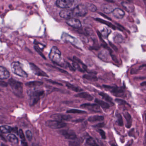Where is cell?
I'll list each match as a JSON object with an SVG mask.
<instances>
[{
    "label": "cell",
    "instance_id": "cell-7",
    "mask_svg": "<svg viewBox=\"0 0 146 146\" xmlns=\"http://www.w3.org/2000/svg\"><path fill=\"white\" fill-rule=\"evenodd\" d=\"M61 39L64 41L70 42L76 46L79 47L81 46V43L76 38L72 36L65 32H63L61 36Z\"/></svg>",
    "mask_w": 146,
    "mask_h": 146
},
{
    "label": "cell",
    "instance_id": "cell-5",
    "mask_svg": "<svg viewBox=\"0 0 146 146\" xmlns=\"http://www.w3.org/2000/svg\"><path fill=\"white\" fill-rule=\"evenodd\" d=\"M74 16L84 17L88 13V9L85 5L80 4L72 9Z\"/></svg>",
    "mask_w": 146,
    "mask_h": 146
},
{
    "label": "cell",
    "instance_id": "cell-46",
    "mask_svg": "<svg viewBox=\"0 0 146 146\" xmlns=\"http://www.w3.org/2000/svg\"><path fill=\"white\" fill-rule=\"evenodd\" d=\"M54 68H55V69H57V70L59 71H60V72H62V73H64V74H68V72H67V71H66L64 70H63V69H60L59 68H58V67H56V66H53Z\"/></svg>",
    "mask_w": 146,
    "mask_h": 146
},
{
    "label": "cell",
    "instance_id": "cell-48",
    "mask_svg": "<svg viewBox=\"0 0 146 146\" xmlns=\"http://www.w3.org/2000/svg\"><path fill=\"white\" fill-rule=\"evenodd\" d=\"M8 84L6 82H4V81H1V85L2 87H7Z\"/></svg>",
    "mask_w": 146,
    "mask_h": 146
},
{
    "label": "cell",
    "instance_id": "cell-26",
    "mask_svg": "<svg viewBox=\"0 0 146 146\" xmlns=\"http://www.w3.org/2000/svg\"><path fill=\"white\" fill-rule=\"evenodd\" d=\"M7 137V140L10 142L14 143V144H17L18 143V138L14 134H9Z\"/></svg>",
    "mask_w": 146,
    "mask_h": 146
},
{
    "label": "cell",
    "instance_id": "cell-2",
    "mask_svg": "<svg viewBox=\"0 0 146 146\" xmlns=\"http://www.w3.org/2000/svg\"><path fill=\"white\" fill-rule=\"evenodd\" d=\"M44 93L45 92L43 90H34L29 92V102L30 106H33L37 104Z\"/></svg>",
    "mask_w": 146,
    "mask_h": 146
},
{
    "label": "cell",
    "instance_id": "cell-52",
    "mask_svg": "<svg viewBox=\"0 0 146 146\" xmlns=\"http://www.w3.org/2000/svg\"><path fill=\"white\" fill-rule=\"evenodd\" d=\"M13 131L15 132V133H16L17 135L19 134V132H18V128H13Z\"/></svg>",
    "mask_w": 146,
    "mask_h": 146
},
{
    "label": "cell",
    "instance_id": "cell-34",
    "mask_svg": "<svg viewBox=\"0 0 146 146\" xmlns=\"http://www.w3.org/2000/svg\"><path fill=\"white\" fill-rule=\"evenodd\" d=\"M111 32V30L105 27L101 31V34L103 37L106 38Z\"/></svg>",
    "mask_w": 146,
    "mask_h": 146
},
{
    "label": "cell",
    "instance_id": "cell-49",
    "mask_svg": "<svg viewBox=\"0 0 146 146\" xmlns=\"http://www.w3.org/2000/svg\"><path fill=\"white\" fill-rule=\"evenodd\" d=\"M47 81L48 82H49V83H51L53 84H58V85H62V84H61L58 83L56 82H54V81H52V80H47Z\"/></svg>",
    "mask_w": 146,
    "mask_h": 146
},
{
    "label": "cell",
    "instance_id": "cell-54",
    "mask_svg": "<svg viewBox=\"0 0 146 146\" xmlns=\"http://www.w3.org/2000/svg\"><path fill=\"white\" fill-rule=\"evenodd\" d=\"M1 139H2V140L5 141H7V140H6V139L5 138V137H3V135H1Z\"/></svg>",
    "mask_w": 146,
    "mask_h": 146
},
{
    "label": "cell",
    "instance_id": "cell-35",
    "mask_svg": "<svg viewBox=\"0 0 146 146\" xmlns=\"http://www.w3.org/2000/svg\"><path fill=\"white\" fill-rule=\"evenodd\" d=\"M66 113H79V114H83V113H87L86 111L82 110H78V109H72L68 110Z\"/></svg>",
    "mask_w": 146,
    "mask_h": 146
},
{
    "label": "cell",
    "instance_id": "cell-17",
    "mask_svg": "<svg viewBox=\"0 0 146 146\" xmlns=\"http://www.w3.org/2000/svg\"><path fill=\"white\" fill-rule=\"evenodd\" d=\"M112 13L114 17L118 19H122L125 16L124 12L120 8H115Z\"/></svg>",
    "mask_w": 146,
    "mask_h": 146
},
{
    "label": "cell",
    "instance_id": "cell-56",
    "mask_svg": "<svg viewBox=\"0 0 146 146\" xmlns=\"http://www.w3.org/2000/svg\"><path fill=\"white\" fill-rule=\"evenodd\" d=\"M111 146H117V145H116V144H114V143H112V144H111Z\"/></svg>",
    "mask_w": 146,
    "mask_h": 146
},
{
    "label": "cell",
    "instance_id": "cell-1",
    "mask_svg": "<svg viewBox=\"0 0 146 146\" xmlns=\"http://www.w3.org/2000/svg\"><path fill=\"white\" fill-rule=\"evenodd\" d=\"M8 84L10 85L13 93L18 97L22 98L23 95V84L21 82L17 81L13 78L9 79Z\"/></svg>",
    "mask_w": 146,
    "mask_h": 146
},
{
    "label": "cell",
    "instance_id": "cell-29",
    "mask_svg": "<svg viewBox=\"0 0 146 146\" xmlns=\"http://www.w3.org/2000/svg\"><path fill=\"white\" fill-rule=\"evenodd\" d=\"M66 86L68 88L70 89L72 91H75V92H80L83 90L81 89V88L76 87V86H74V85H72V84L69 83H66Z\"/></svg>",
    "mask_w": 146,
    "mask_h": 146
},
{
    "label": "cell",
    "instance_id": "cell-37",
    "mask_svg": "<svg viewBox=\"0 0 146 146\" xmlns=\"http://www.w3.org/2000/svg\"><path fill=\"white\" fill-rule=\"evenodd\" d=\"M83 78L90 81H96L98 80V78L95 76H90L89 75H84L83 76Z\"/></svg>",
    "mask_w": 146,
    "mask_h": 146
},
{
    "label": "cell",
    "instance_id": "cell-4",
    "mask_svg": "<svg viewBox=\"0 0 146 146\" xmlns=\"http://www.w3.org/2000/svg\"><path fill=\"white\" fill-rule=\"evenodd\" d=\"M12 71L13 73L23 78L28 77V75L22 67L21 64L19 62H13L11 65Z\"/></svg>",
    "mask_w": 146,
    "mask_h": 146
},
{
    "label": "cell",
    "instance_id": "cell-55",
    "mask_svg": "<svg viewBox=\"0 0 146 146\" xmlns=\"http://www.w3.org/2000/svg\"><path fill=\"white\" fill-rule=\"evenodd\" d=\"M1 146H7V145H6V144H5V143H1Z\"/></svg>",
    "mask_w": 146,
    "mask_h": 146
},
{
    "label": "cell",
    "instance_id": "cell-18",
    "mask_svg": "<svg viewBox=\"0 0 146 146\" xmlns=\"http://www.w3.org/2000/svg\"><path fill=\"white\" fill-rule=\"evenodd\" d=\"M9 72L5 67L0 66V79L1 80L7 79L10 77Z\"/></svg>",
    "mask_w": 146,
    "mask_h": 146
},
{
    "label": "cell",
    "instance_id": "cell-23",
    "mask_svg": "<svg viewBox=\"0 0 146 146\" xmlns=\"http://www.w3.org/2000/svg\"><path fill=\"white\" fill-rule=\"evenodd\" d=\"M13 128L7 125H1V132L3 134H7L11 133L13 131Z\"/></svg>",
    "mask_w": 146,
    "mask_h": 146
},
{
    "label": "cell",
    "instance_id": "cell-43",
    "mask_svg": "<svg viewBox=\"0 0 146 146\" xmlns=\"http://www.w3.org/2000/svg\"><path fill=\"white\" fill-rule=\"evenodd\" d=\"M128 135L129 137H135V129L134 128L131 129L128 132Z\"/></svg>",
    "mask_w": 146,
    "mask_h": 146
},
{
    "label": "cell",
    "instance_id": "cell-12",
    "mask_svg": "<svg viewBox=\"0 0 146 146\" xmlns=\"http://www.w3.org/2000/svg\"><path fill=\"white\" fill-rule=\"evenodd\" d=\"M31 68L35 74L39 76L48 78V75L33 63H30Z\"/></svg>",
    "mask_w": 146,
    "mask_h": 146
},
{
    "label": "cell",
    "instance_id": "cell-30",
    "mask_svg": "<svg viewBox=\"0 0 146 146\" xmlns=\"http://www.w3.org/2000/svg\"><path fill=\"white\" fill-rule=\"evenodd\" d=\"M99 95H100V96H101L102 97V98L104 99L105 100L108 102L111 103V104L113 105V102L112 99L110 96H109L107 94L103 93V92H100V93H99Z\"/></svg>",
    "mask_w": 146,
    "mask_h": 146
},
{
    "label": "cell",
    "instance_id": "cell-20",
    "mask_svg": "<svg viewBox=\"0 0 146 146\" xmlns=\"http://www.w3.org/2000/svg\"><path fill=\"white\" fill-rule=\"evenodd\" d=\"M123 115L125 119L126 123L125 126L128 129H129L131 127L132 125V118L129 112L127 111H125L123 112Z\"/></svg>",
    "mask_w": 146,
    "mask_h": 146
},
{
    "label": "cell",
    "instance_id": "cell-47",
    "mask_svg": "<svg viewBox=\"0 0 146 146\" xmlns=\"http://www.w3.org/2000/svg\"><path fill=\"white\" fill-rule=\"evenodd\" d=\"M133 143V139H131L129 141H128L127 142V143L125 144L124 146H131L132 144Z\"/></svg>",
    "mask_w": 146,
    "mask_h": 146
},
{
    "label": "cell",
    "instance_id": "cell-51",
    "mask_svg": "<svg viewBox=\"0 0 146 146\" xmlns=\"http://www.w3.org/2000/svg\"><path fill=\"white\" fill-rule=\"evenodd\" d=\"M21 144H22V145L23 146H29L28 143L26 142V141H21Z\"/></svg>",
    "mask_w": 146,
    "mask_h": 146
},
{
    "label": "cell",
    "instance_id": "cell-13",
    "mask_svg": "<svg viewBox=\"0 0 146 146\" xmlns=\"http://www.w3.org/2000/svg\"><path fill=\"white\" fill-rule=\"evenodd\" d=\"M54 120L58 121H62L64 120H70L72 118V117L70 115L61 114V113H55L53 114L50 116Z\"/></svg>",
    "mask_w": 146,
    "mask_h": 146
},
{
    "label": "cell",
    "instance_id": "cell-40",
    "mask_svg": "<svg viewBox=\"0 0 146 146\" xmlns=\"http://www.w3.org/2000/svg\"><path fill=\"white\" fill-rule=\"evenodd\" d=\"M25 134H26V136L28 140L29 141H31L32 140V137H33V135H32L31 131L29 130H28L25 132Z\"/></svg>",
    "mask_w": 146,
    "mask_h": 146
},
{
    "label": "cell",
    "instance_id": "cell-57",
    "mask_svg": "<svg viewBox=\"0 0 146 146\" xmlns=\"http://www.w3.org/2000/svg\"><path fill=\"white\" fill-rule=\"evenodd\" d=\"M32 146H37L35 144V143H33V144H32Z\"/></svg>",
    "mask_w": 146,
    "mask_h": 146
},
{
    "label": "cell",
    "instance_id": "cell-8",
    "mask_svg": "<svg viewBox=\"0 0 146 146\" xmlns=\"http://www.w3.org/2000/svg\"><path fill=\"white\" fill-rule=\"evenodd\" d=\"M105 88L106 89L108 90L113 94L116 96H123L124 95V91L122 87H117V86H111L108 85H103Z\"/></svg>",
    "mask_w": 146,
    "mask_h": 146
},
{
    "label": "cell",
    "instance_id": "cell-36",
    "mask_svg": "<svg viewBox=\"0 0 146 146\" xmlns=\"http://www.w3.org/2000/svg\"><path fill=\"white\" fill-rule=\"evenodd\" d=\"M86 6H87L88 10H89L90 11L93 12H95L97 10L96 6L93 5V4H89V3H88Z\"/></svg>",
    "mask_w": 146,
    "mask_h": 146
},
{
    "label": "cell",
    "instance_id": "cell-15",
    "mask_svg": "<svg viewBox=\"0 0 146 146\" xmlns=\"http://www.w3.org/2000/svg\"><path fill=\"white\" fill-rule=\"evenodd\" d=\"M59 15L61 18L65 19L66 20L72 18V17L74 16L72 10H69V9H65V10L60 11Z\"/></svg>",
    "mask_w": 146,
    "mask_h": 146
},
{
    "label": "cell",
    "instance_id": "cell-22",
    "mask_svg": "<svg viewBox=\"0 0 146 146\" xmlns=\"http://www.w3.org/2000/svg\"><path fill=\"white\" fill-rule=\"evenodd\" d=\"M102 8L103 11L106 14L111 13L114 10L111 5L108 4H103L102 6Z\"/></svg>",
    "mask_w": 146,
    "mask_h": 146
},
{
    "label": "cell",
    "instance_id": "cell-38",
    "mask_svg": "<svg viewBox=\"0 0 146 146\" xmlns=\"http://www.w3.org/2000/svg\"><path fill=\"white\" fill-rule=\"evenodd\" d=\"M115 102H117L118 105H123V106H125V105H127L130 106L129 104H128L124 100H122V99H116L115 100Z\"/></svg>",
    "mask_w": 146,
    "mask_h": 146
},
{
    "label": "cell",
    "instance_id": "cell-44",
    "mask_svg": "<svg viewBox=\"0 0 146 146\" xmlns=\"http://www.w3.org/2000/svg\"><path fill=\"white\" fill-rule=\"evenodd\" d=\"M35 49L36 51V52H37L38 53L40 54V56H41L42 57V58H43L44 59H46V57L44 56V55H43V54L42 53V52H41L40 50L39 49V48L37 47H36V46H35Z\"/></svg>",
    "mask_w": 146,
    "mask_h": 146
},
{
    "label": "cell",
    "instance_id": "cell-33",
    "mask_svg": "<svg viewBox=\"0 0 146 146\" xmlns=\"http://www.w3.org/2000/svg\"><path fill=\"white\" fill-rule=\"evenodd\" d=\"M86 143L90 146H100L96 142L94 139L92 137H89L86 140Z\"/></svg>",
    "mask_w": 146,
    "mask_h": 146
},
{
    "label": "cell",
    "instance_id": "cell-32",
    "mask_svg": "<svg viewBox=\"0 0 146 146\" xmlns=\"http://www.w3.org/2000/svg\"><path fill=\"white\" fill-rule=\"evenodd\" d=\"M96 20L98 21V22H100V23L106 25H107L108 27L112 28V29H113L115 30L116 29V27H115L114 25H113L111 23H109V22H107V21H105V20L99 18L96 19Z\"/></svg>",
    "mask_w": 146,
    "mask_h": 146
},
{
    "label": "cell",
    "instance_id": "cell-41",
    "mask_svg": "<svg viewBox=\"0 0 146 146\" xmlns=\"http://www.w3.org/2000/svg\"><path fill=\"white\" fill-rule=\"evenodd\" d=\"M97 131L99 132V134L101 136L102 138V139H106V133H105V131H104L102 129H98Z\"/></svg>",
    "mask_w": 146,
    "mask_h": 146
},
{
    "label": "cell",
    "instance_id": "cell-24",
    "mask_svg": "<svg viewBox=\"0 0 146 146\" xmlns=\"http://www.w3.org/2000/svg\"><path fill=\"white\" fill-rule=\"evenodd\" d=\"M104 120V117L100 115L90 116L88 118V121L90 122H95L97 121H102Z\"/></svg>",
    "mask_w": 146,
    "mask_h": 146
},
{
    "label": "cell",
    "instance_id": "cell-42",
    "mask_svg": "<svg viewBox=\"0 0 146 146\" xmlns=\"http://www.w3.org/2000/svg\"><path fill=\"white\" fill-rule=\"evenodd\" d=\"M19 135L20 138L21 139V141H26V139H25V136L23 131V130L21 129L19 130Z\"/></svg>",
    "mask_w": 146,
    "mask_h": 146
},
{
    "label": "cell",
    "instance_id": "cell-16",
    "mask_svg": "<svg viewBox=\"0 0 146 146\" xmlns=\"http://www.w3.org/2000/svg\"><path fill=\"white\" fill-rule=\"evenodd\" d=\"M110 55L108 51L106 50H103L99 53L98 57L102 60L107 62L110 60Z\"/></svg>",
    "mask_w": 146,
    "mask_h": 146
},
{
    "label": "cell",
    "instance_id": "cell-14",
    "mask_svg": "<svg viewBox=\"0 0 146 146\" xmlns=\"http://www.w3.org/2000/svg\"><path fill=\"white\" fill-rule=\"evenodd\" d=\"M66 23L69 26L75 29H78L82 27V23L80 20L75 18H71L67 19Z\"/></svg>",
    "mask_w": 146,
    "mask_h": 146
},
{
    "label": "cell",
    "instance_id": "cell-9",
    "mask_svg": "<svg viewBox=\"0 0 146 146\" xmlns=\"http://www.w3.org/2000/svg\"><path fill=\"white\" fill-rule=\"evenodd\" d=\"M74 2V0H57L55 4L59 8L67 9L72 6Z\"/></svg>",
    "mask_w": 146,
    "mask_h": 146
},
{
    "label": "cell",
    "instance_id": "cell-19",
    "mask_svg": "<svg viewBox=\"0 0 146 146\" xmlns=\"http://www.w3.org/2000/svg\"><path fill=\"white\" fill-rule=\"evenodd\" d=\"M121 5L128 12L132 13L134 11L135 7L132 3L127 1H123L121 3Z\"/></svg>",
    "mask_w": 146,
    "mask_h": 146
},
{
    "label": "cell",
    "instance_id": "cell-39",
    "mask_svg": "<svg viewBox=\"0 0 146 146\" xmlns=\"http://www.w3.org/2000/svg\"><path fill=\"white\" fill-rule=\"evenodd\" d=\"M69 146H80L81 141L80 140H75L70 141L69 143Z\"/></svg>",
    "mask_w": 146,
    "mask_h": 146
},
{
    "label": "cell",
    "instance_id": "cell-6",
    "mask_svg": "<svg viewBox=\"0 0 146 146\" xmlns=\"http://www.w3.org/2000/svg\"><path fill=\"white\" fill-rule=\"evenodd\" d=\"M67 124L62 121L56 120H48L46 121L45 125L53 129H61L66 126Z\"/></svg>",
    "mask_w": 146,
    "mask_h": 146
},
{
    "label": "cell",
    "instance_id": "cell-3",
    "mask_svg": "<svg viewBox=\"0 0 146 146\" xmlns=\"http://www.w3.org/2000/svg\"><path fill=\"white\" fill-rule=\"evenodd\" d=\"M49 58L54 63L60 66L62 60V54L57 47L52 48L49 54Z\"/></svg>",
    "mask_w": 146,
    "mask_h": 146
},
{
    "label": "cell",
    "instance_id": "cell-31",
    "mask_svg": "<svg viewBox=\"0 0 146 146\" xmlns=\"http://www.w3.org/2000/svg\"><path fill=\"white\" fill-rule=\"evenodd\" d=\"M116 119H117V123L118 125L119 126H123V118L122 115L119 113H116Z\"/></svg>",
    "mask_w": 146,
    "mask_h": 146
},
{
    "label": "cell",
    "instance_id": "cell-21",
    "mask_svg": "<svg viewBox=\"0 0 146 146\" xmlns=\"http://www.w3.org/2000/svg\"><path fill=\"white\" fill-rule=\"evenodd\" d=\"M75 96L76 97L83 98L88 101H92L93 100V96L87 92H82V93H79L76 94Z\"/></svg>",
    "mask_w": 146,
    "mask_h": 146
},
{
    "label": "cell",
    "instance_id": "cell-53",
    "mask_svg": "<svg viewBox=\"0 0 146 146\" xmlns=\"http://www.w3.org/2000/svg\"><path fill=\"white\" fill-rule=\"evenodd\" d=\"M144 146H146V131L145 132V135H144Z\"/></svg>",
    "mask_w": 146,
    "mask_h": 146
},
{
    "label": "cell",
    "instance_id": "cell-10",
    "mask_svg": "<svg viewBox=\"0 0 146 146\" xmlns=\"http://www.w3.org/2000/svg\"><path fill=\"white\" fill-rule=\"evenodd\" d=\"M80 107L83 108L88 109L91 111L95 113L102 112L101 109L100 108V106L96 104H90V103H85L82 104Z\"/></svg>",
    "mask_w": 146,
    "mask_h": 146
},
{
    "label": "cell",
    "instance_id": "cell-50",
    "mask_svg": "<svg viewBox=\"0 0 146 146\" xmlns=\"http://www.w3.org/2000/svg\"><path fill=\"white\" fill-rule=\"evenodd\" d=\"M84 120V119H79L73 120V122L76 123H80V122H82Z\"/></svg>",
    "mask_w": 146,
    "mask_h": 146
},
{
    "label": "cell",
    "instance_id": "cell-45",
    "mask_svg": "<svg viewBox=\"0 0 146 146\" xmlns=\"http://www.w3.org/2000/svg\"><path fill=\"white\" fill-rule=\"evenodd\" d=\"M104 126H105L104 123H101L95 125H93V126L94 127H95V128H101L104 127Z\"/></svg>",
    "mask_w": 146,
    "mask_h": 146
},
{
    "label": "cell",
    "instance_id": "cell-25",
    "mask_svg": "<svg viewBox=\"0 0 146 146\" xmlns=\"http://www.w3.org/2000/svg\"><path fill=\"white\" fill-rule=\"evenodd\" d=\"M95 102L96 103H97L99 106L101 107L103 109H108L110 107V106L108 103L103 101L101 100L98 99H96L95 100Z\"/></svg>",
    "mask_w": 146,
    "mask_h": 146
},
{
    "label": "cell",
    "instance_id": "cell-27",
    "mask_svg": "<svg viewBox=\"0 0 146 146\" xmlns=\"http://www.w3.org/2000/svg\"><path fill=\"white\" fill-rule=\"evenodd\" d=\"M43 84L42 82H39V81H33V82H29L25 84L27 87L30 88H34V87L40 86Z\"/></svg>",
    "mask_w": 146,
    "mask_h": 146
},
{
    "label": "cell",
    "instance_id": "cell-58",
    "mask_svg": "<svg viewBox=\"0 0 146 146\" xmlns=\"http://www.w3.org/2000/svg\"><path fill=\"white\" fill-rule=\"evenodd\" d=\"M145 121H146V113L145 114Z\"/></svg>",
    "mask_w": 146,
    "mask_h": 146
},
{
    "label": "cell",
    "instance_id": "cell-28",
    "mask_svg": "<svg viewBox=\"0 0 146 146\" xmlns=\"http://www.w3.org/2000/svg\"><path fill=\"white\" fill-rule=\"evenodd\" d=\"M123 40V37L120 34H117L114 36V38H113V41L115 43H117V44L122 43Z\"/></svg>",
    "mask_w": 146,
    "mask_h": 146
},
{
    "label": "cell",
    "instance_id": "cell-11",
    "mask_svg": "<svg viewBox=\"0 0 146 146\" xmlns=\"http://www.w3.org/2000/svg\"><path fill=\"white\" fill-rule=\"evenodd\" d=\"M59 132L66 139L75 140L77 138L76 133L71 130H61Z\"/></svg>",
    "mask_w": 146,
    "mask_h": 146
}]
</instances>
